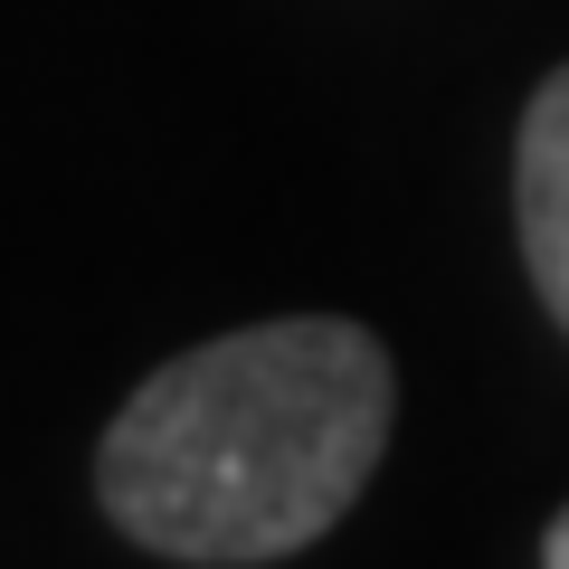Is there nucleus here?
I'll use <instances>...</instances> for the list:
<instances>
[{
	"label": "nucleus",
	"mask_w": 569,
	"mask_h": 569,
	"mask_svg": "<svg viewBox=\"0 0 569 569\" xmlns=\"http://www.w3.org/2000/svg\"><path fill=\"white\" fill-rule=\"evenodd\" d=\"M389 351L342 313H284L162 361L96 447L123 541L247 569L323 541L389 447Z\"/></svg>",
	"instance_id": "1"
},
{
	"label": "nucleus",
	"mask_w": 569,
	"mask_h": 569,
	"mask_svg": "<svg viewBox=\"0 0 569 569\" xmlns=\"http://www.w3.org/2000/svg\"><path fill=\"white\" fill-rule=\"evenodd\" d=\"M512 219H522V266L541 284V305L569 332V67H550L541 96L512 142Z\"/></svg>",
	"instance_id": "2"
},
{
	"label": "nucleus",
	"mask_w": 569,
	"mask_h": 569,
	"mask_svg": "<svg viewBox=\"0 0 569 569\" xmlns=\"http://www.w3.org/2000/svg\"><path fill=\"white\" fill-rule=\"evenodd\" d=\"M541 569H569V512L550 522V541H541Z\"/></svg>",
	"instance_id": "3"
}]
</instances>
